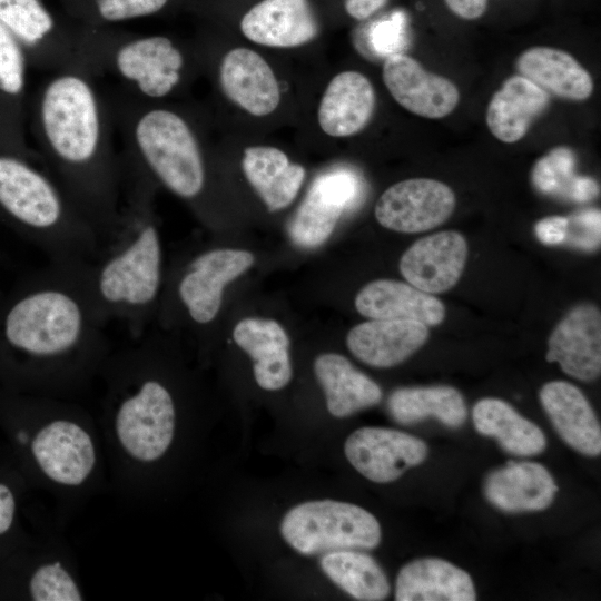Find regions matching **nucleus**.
<instances>
[{"label": "nucleus", "mask_w": 601, "mask_h": 601, "mask_svg": "<svg viewBox=\"0 0 601 601\" xmlns=\"http://www.w3.org/2000/svg\"><path fill=\"white\" fill-rule=\"evenodd\" d=\"M224 95L248 114L263 117L279 105L280 89L266 60L248 48H234L221 59L218 71Z\"/></svg>", "instance_id": "a211bd4d"}, {"label": "nucleus", "mask_w": 601, "mask_h": 601, "mask_svg": "<svg viewBox=\"0 0 601 601\" xmlns=\"http://www.w3.org/2000/svg\"><path fill=\"white\" fill-rule=\"evenodd\" d=\"M24 51L0 21V146L31 152L24 136L27 67Z\"/></svg>", "instance_id": "393cba45"}, {"label": "nucleus", "mask_w": 601, "mask_h": 601, "mask_svg": "<svg viewBox=\"0 0 601 601\" xmlns=\"http://www.w3.org/2000/svg\"><path fill=\"white\" fill-rule=\"evenodd\" d=\"M28 589L35 601H80L85 598L76 578L60 561L39 565L29 579Z\"/></svg>", "instance_id": "72a5a7b5"}, {"label": "nucleus", "mask_w": 601, "mask_h": 601, "mask_svg": "<svg viewBox=\"0 0 601 601\" xmlns=\"http://www.w3.org/2000/svg\"><path fill=\"white\" fill-rule=\"evenodd\" d=\"M545 359L569 376L591 382L601 373V313L589 303L571 308L548 339Z\"/></svg>", "instance_id": "2eb2a0df"}, {"label": "nucleus", "mask_w": 601, "mask_h": 601, "mask_svg": "<svg viewBox=\"0 0 601 601\" xmlns=\"http://www.w3.org/2000/svg\"><path fill=\"white\" fill-rule=\"evenodd\" d=\"M428 334V326L416 321L371 319L349 329L346 345L361 362L388 368L417 352Z\"/></svg>", "instance_id": "6ab92c4d"}, {"label": "nucleus", "mask_w": 601, "mask_h": 601, "mask_svg": "<svg viewBox=\"0 0 601 601\" xmlns=\"http://www.w3.org/2000/svg\"><path fill=\"white\" fill-rule=\"evenodd\" d=\"M361 189L357 175L347 168L318 175L289 223L292 242L302 248L323 245L345 210L355 205Z\"/></svg>", "instance_id": "9b49d317"}, {"label": "nucleus", "mask_w": 601, "mask_h": 601, "mask_svg": "<svg viewBox=\"0 0 601 601\" xmlns=\"http://www.w3.org/2000/svg\"><path fill=\"white\" fill-rule=\"evenodd\" d=\"M135 342L109 355L101 372L112 437L130 463L146 465L159 461L173 443L176 402L155 371L147 332Z\"/></svg>", "instance_id": "39448f33"}, {"label": "nucleus", "mask_w": 601, "mask_h": 601, "mask_svg": "<svg viewBox=\"0 0 601 601\" xmlns=\"http://www.w3.org/2000/svg\"><path fill=\"white\" fill-rule=\"evenodd\" d=\"M250 252L213 247L193 256L175 277L170 299L196 327L211 325L220 313L225 288L254 264ZM161 294V295H162ZM160 304V303H159Z\"/></svg>", "instance_id": "1a4fd4ad"}, {"label": "nucleus", "mask_w": 601, "mask_h": 601, "mask_svg": "<svg viewBox=\"0 0 601 601\" xmlns=\"http://www.w3.org/2000/svg\"><path fill=\"white\" fill-rule=\"evenodd\" d=\"M558 491L550 472L542 464L530 461H510L491 472L484 482L487 501L506 513L545 510Z\"/></svg>", "instance_id": "aec40b11"}, {"label": "nucleus", "mask_w": 601, "mask_h": 601, "mask_svg": "<svg viewBox=\"0 0 601 601\" xmlns=\"http://www.w3.org/2000/svg\"><path fill=\"white\" fill-rule=\"evenodd\" d=\"M344 453L351 465L367 480L390 483L425 461L426 443L402 431L365 426L345 441Z\"/></svg>", "instance_id": "ddd939ff"}, {"label": "nucleus", "mask_w": 601, "mask_h": 601, "mask_svg": "<svg viewBox=\"0 0 601 601\" xmlns=\"http://www.w3.org/2000/svg\"><path fill=\"white\" fill-rule=\"evenodd\" d=\"M237 24L254 43L293 48L319 35L321 17L313 0H255L239 14Z\"/></svg>", "instance_id": "4468645a"}, {"label": "nucleus", "mask_w": 601, "mask_h": 601, "mask_svg": "<svg viewBox=\"0 0 601 601\" xmlns=\"http://www.w3.org/2000/svg\"><path fill=\"white\" fill-rule=\"evenodd\" d=\"M86 68L93 77L105 71L117 76L126 92L145 100H159L180 83L183 51L166 36L129 38L116 43L83 38Z\"/></svg>", "instance_id": "423d86ee"}, {"label": "nucleus", "mask_w": 601, "mask_h": 601, "mask_svg": "<svg viewBox=\"0 0 601 601\" xmlns=\"http://www.w3.org/2000/svg\"><path fill=\"white\" fill-rule=\"evenodd\" d=\"M354 303L356 311L371 319L416 321L436 326L445 318V306L439 298L394 279L370 282Z\"/></svg>", "instance_id": "5701e85b"}, {"label": "nucleus", "mask_w": 601, "mask_h": 601, "mask_svg": "<svg viewBox=\"0 0 601 601\" xmlns=\"http://www.w3.org/2000/svg\"><path fill=\"white\" fill-rule=\"evenodd\" d=\"M471 575L437 558L417 559L405 564L395 582L396 601H474Z\"/></svg>", "instance_id": "a878e982"}, {"label": "nucleus", "mask_w": 601, "mask_h": 601, "mask_svg": "<svg viewBox=\"0 0 601 601\" xmlns=\"http://www.w3.org/2000/svg\"><path fill=\"white\" fill-rule=\"evenodd\" d=\"M565 240L585 250L595 249L600 244V211L584 210L568 218Z\"/></svg>", "instance_id": "4c0bfd02"}, {"label": "nucleus", "mask_w": 601, "mask_h": 601, "mask_svg": "<svg viewBox=\"0 0 601 601\" xmlns=\"http://www.w3.org/2000/svg\"><path fill=\"white\" fill-rule=\"evenodd\" d=\"M472 420L480 434L494 437L510 454L532 456L545 450L546 439L542 430L501 398L477 401L472 410Z\"/></svg>", "instance_id": "7c9ffc66"}, {"label": "nucleus", "mask_w": 601, "mask_h": 601, "mask_svg": "<svg viewBox=\"0 0 601 601\" xmlns=\"http://www.w3.org/2000/svg\"><path fill=\"white\" fill-rule=\"evenodd\" d=\"M92 78L82 70L56 72L35 95L30 120L42 162L102 245L118 221L122 174L112 115Z\"/></svg>", "instance_id": "f03ea898"}, {"label": "nucleus", "mask_w": 601, "mask_h": 601, "mask_svg": "<svg viewBox=\"0 0 601 601\" xmlns=\"http://www.w3.org/2000/svg\"><path fill=\"white\" fill-rule=\"evenodd\" d=\"M467 243L455 230L440 231L416 240L402 255L400 272L408 284L427 294L451 289L462 276Z\"/></svg>", "instance_id": "f3484780"}, {"label": "nucleus", "mask_w": 601, "mask_h": 601, "mask_svg": "<svg viewBox=\"0 0 601 601\" xmlns=\"http://www.w3.org/2000/svg\"><path fill=\"white\" fill-rule=\"evenodd\" d=\"M234 342L253 359L256 383L266 391L285 387L293 376L289 337L274 319L244 318L233 329Z\"/></svg>", "instance_id": "4be33fe9"}, {"label": "nucleus", "mask_w": 601, "mask_h": 601, "mask_svg": "<svg viewBox=\"0 0 601 601\" xmlns=\"http://www.w3.org/2000/svg\"><path fill=\"white\" fill-rule=\"evenodd\" d=\"M539 397L564 443L583 455H600V423L588 398L575 385L551 381L541 387Z\"/></svg>", "instance_id": "412c9836"}, {"label": "nucleus", "mask_w": 601, "mask_h": 601, "mask_svg": "<svg viewBox=\"0 0 601 601\" xmlns=\"http://www.w3.org/2000/svg\"><path fill=\"white\" fill-rule=\"evenodd\" d=\"M520 76L549 95L582 101L593 91L588 70L569 52L552 47H532L516 59Z\"/></svg>", "instance_id": "bb28decb"}, {"label": "nucleus", "mask_w": 601, "mask_h": 601, "mask_svg": "<svg viewBox=\"0 0 601 601\" xmlns=\"http://www.w3.org/2000/svg\"><path fill=\"white\" fill-rule=\"evenodd\" d=\"M56 396L43 395L45 418L30 443L42 475L62 489H78L93 475L98 452L90 431L76 410Z\"/></svg>", "instance_id": "6e6552de"}, {"label": "nucleus", "mask_w": 601, "mask_h": 601, "mask_svg": "<svg viewBox=\"0 0 601 601\" xmlns=\"http://www.w3.org/2000/svg\"><path fill=\"white\" fill-rule=\"evenodd\" d=\"M598 195V186L595 181L589 177H575L568 198L574 201H588Z\"/></svg>", "instance_id": "37998d69"}, {"label": "nucleus", "mask_w": 601, "mask_h": 601, "mask_svg": "<svg viewBox=\"0 0 601 601\" xmlns=\"http://www.w3.org/2000/svg\"><path fill=\"white\" fill-rule=\"evenodd\" d=\"M117 225L86 263L91 300L100 318L121 324L135 341L157 316L164 285V248L152 199L156 184L124 152Z\"/></svg>", "instance_id": "7ed1b4c3"}, {"label": "nucleus", "mask_w": 601, "mask_h": 601, "mask_svg": "<svg viewBox=\"0 0 601 601\" xmlns=\"http://www.w3.org/2000/svg\"><path fill=\"white\" fill-rule=\"evenodd\" d=\"M86 263L49 262L0 290V366L41 395L85 385L110 355Z\"/></svg>", "instance_id": "f257e3e1"}, {"label": "nucleus", "mask_w": 601, "mask_h": 601, "mask_svg": "<svg viewBox=\"0 0 601 601\" xmlns=\"http://www.w3.org/2000/svg\"><path fill=\"white\" fill-rule=\"evenodd\" d=\"M374 108L375 91L368 78L357 71H343L329 81L323 93L318 124L328 136H353L370 122Z\"/></svg>", "instance_id": "b1692460"}, {"label": "nucleus", "mask_w": 601, "mask_h": 601, "mask_svg": "<svg viewBox=\"0 0 601 601\" xmlns=\"http://www.w3.org/2000/svg\"><path fill=\"white\" fill-rule=\"evenodd\" d=\"M387 408L392 418L402 425L433 417L447 427L457 428L467 416L463 395L447 385L396 388L387 400Z\"/></svg>", "instance_id": "2f4dec72"}, {"label": "nucleus", "mask_w": 601, "mask_h": 601, "mask_svg": "<svg viewBox=\"0 0 601 601\" xmlns=\"http://www.w3.org/2000/svg\"><path fill=\"white\" fill-rule=\"evenodd\" d=\"M0 21L19 42L28 63L39 68L88 73L82 43L55 36L56 22L39 0H0Z\"/></svg>", "instance_id": "9d476101"}, {"label": "nucleus", "mask_w": 601, "mask_h": 601, "mask_svg": "<svg viewBox=\"0 0 601 601\" xmlns=\"http://www.w3.org/2000/svg\"><path fill=\"white\" fill-rule=\"evenodd\" d=\"M575 158L565 147H558L539 159L532 170V183L543 194H563L568 197L575 177Z\"/></svg>", "instance_id": "c9c22d12"}, {"label": "nucleus", "mask_w": 601, "mask_h": 601, "mask_svg": "<svg viewBox=\"0 0 601 601\" xmlns=\"http://www.w3.org/2000/svg\"><path fill=\"white\" fill-rule=\"evenodd\" d=\"M383 81L403 108L417 116L439 119L459 104L460 92L447 78L426 71L414 58L396 53L385 59Z\"/></svg>", "instance_id": "dca6fc26"}, {"label": "nucleus", "mask_w": 601, "mask_h": 601, "mask_svg": "<svg viewBox=\"0 0 601 601\" xmlns=\"http://www.w3.org/2000/svg\"><path fill=\"white\" fill-rule=\"evenodd\" d=\"M405 17L402 12H393L387 17L371 21L363 30L362 46L358 48L366 56L388 58L403 53L407 45Z\"/></svg>", "instance_id": "f704fd0d"}, {"label": "nucleus", "mask_w": 601, "mask_h": 601, "mask_svg": "<svg viewBox=\"0 0 601 601\" xmlns=\"http://www.w3.org/2000/svg\"><path fill=\"white\" fill-rule=\"evenodd\" d=\"M243 171L268 210L287 207L297 196L305 179V169L289 161L275 147L253 146L244 151Z\"/></svg>", "instance_id": "c756f323"}, {"label": "nucleus", "mask_w": 601, "mask_h": 601, "mask_svg": "<svg viewBox=\"0 0 601 601\" xmlns=\"http://www.w3.org/2000/svg\"><path fill=\"white\" fill-rule=\"evenodd\" d=\"M170 0H95L96 9L105 21H124L161 11Z\"/></svg>", "instance_id": "e433bc0d"}, {"label": "nucleus", "mask_w": 601, "mask_h": 601, "mask_svg": "<svg viewBox=\"0 0 601 601\" xmlns=\"http://www.w3.org/2000/svg\"><path fill=\"white\" fill-rule=\"evenodd\" d=\"M319 565L331 581L356 600L380 601L390 594L386 574L366 553L355 550L326 552Z\"/></svg>", "instance_id": "473e14b6"}, {"label": "nucleus", "mask_w": 601, "mask_h": 601, "mask_svg": "<svg viewBox=\"0 0 601 601\" xmlns=\"http://www.w3.org/2000/svg\"><path fill=\"white\" fill-rule=\"evenodd\" d=\"M390 0H342L344 13L351 19L364 22L378 13Z\"/></svg>", "instance_id": "ea45409f"}, {"label": "nucleus", "mask_w": 601, "mask_h": 601, "mask_svg": "<svg viewBox=\"0 0 601 601\" xmlns=\"http://www.w3.org/2000/svg\"><path fill=\"white\" fill-rule=\"evenodd\" d=\"M283 539L304 555L337 550H373L382 540L377 519L365 509L335 500L292 508L280 523Z\"/></svg>", "instance_id": "0eeeda50"}, {"label": "nucleus", "mask_w": 601, "mask_h": 601, "mask_svg": "<svg viewBox=\"0 0 601 601\" xmlns=\"http://www.w3.org/2000/svg\"><path fill=\"white\" fill-rule=\"evenodd\" d=\"M549 104V93L520 75L512 76L495 91L487 105V128L500 141L516 142Z\"/></svg>", "instance_id": "cd10ccee"}, {"label": "nucleus", "mask_w": 601, "mask_h": 601, "mask_svg": "<svg viewBox=\"0 0 601 601\" xmlns=\"http://www.w3.org/2000/svg\"><path fill=\"white\" fill-rule=\"evenodd\" d=\"M0 226L42 252L49 262H89L101 238L36 151L0 146Z\"/></svg>", "instance_id": "20e7f679"}, {"label": "nucleus", "mask_w": 601, "mask_h": 601, "mask_svg": "<svg viewBox=\"0 0 601 601\" xmlns=\"http://www.w3.org/2000/svg\"><path fill=\"white\" fill-rule=\"evenodd\" d=\"M16 512V501L11 490L0 483V534L6 533L12 525Z\"/></svg>", "instance_id": "79ce46f5"}, {"label": "nucleus", "mask_w": 601, "mask_h": 601, "mask_svg": "<svg viewBox=\"0 0 601 601\" xmlns=\"http://www.w3.org/2000/svg\"><path fill=\"white\" fill-rule=\"evenodd\" d=\"M454 191L430 178H411L388 187L378 198L374 214L385 228L422 233L446 221L455 208Z\"/></svg>", "instance_id": "f8f14e48"}, {"label": "nucleus", "mask_w": 601, "mask_h": 601, "mask_svg": "<svg viewBox=\"0 0 601 601\" xmlns=\"http://www.w3.org/2000/svg\"><path fill=\"white\" fill-rule=\"evenodd\" d=\"M569 220L566 217L550 216L540 219L534 226L538 239L545 245H559L564 243L568 233Z\"/></svg>", "instance_id": "58836bf2"}, {"label": "nucleus", "mask_w": 601, "mask_h": 601, "mask_svg": "<svg viewBox=\"0 0 601 601\" xmlns=\"http://www.w3.org/2000/svg\"><path fill=\"white\" fill-rule=\"evenodd\" d=\"M314 373L324 391L327 410L335 417L351 416L382 400L381 387L343 355H318Z\"/></svg>", "instance_id": "c85d7f7f"}, {"label": "nucleus", "mask_w": 601, "mask_h": 601, "mask_svg": "<svg viewBox=\"0 0 601 601\" xmlns=\"http://www.w3.org/2000/svg\"><path fill=\"white\" fill-rule=\"evenodd\" d=\"M446 7L455 16L465 20L481 18L486 9L489 0H443Z\"/></svg>", "instance_id": "a19ab883"}]
</instances>
